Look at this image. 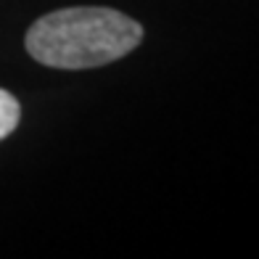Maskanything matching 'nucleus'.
Segmentation results:
<instances>
[{"instance_id": "1", "label": "nucleus", "mask_w": 259, "mask_h": 259, "mask_svg": "<svg viewBox=\"0 0 259 259\" xmlns=\"http://www.w3.org/2000/svg\"><path fill=\"white\" fill-rule=\"evenodd\" d=\"M143 27L114 8H61L27 29V53L51 69H96L133 53Z\"/></svg>"}, {"instance_id": "2", "label": "nucleus", "mask_w": 259, "mask_h": 259, "mask_svg": "<svg viewBox=\"0 0 259 259\" xmlns=\"http://www.w3.org/2000/svg\"><path fill=\"white\" fill-rule=\"evenodd\" d=\"M19 119H21V106H19V101L11 96L8 90L0 88V140H6V138L19 127Z\"/></svg>"}]
</instances>
